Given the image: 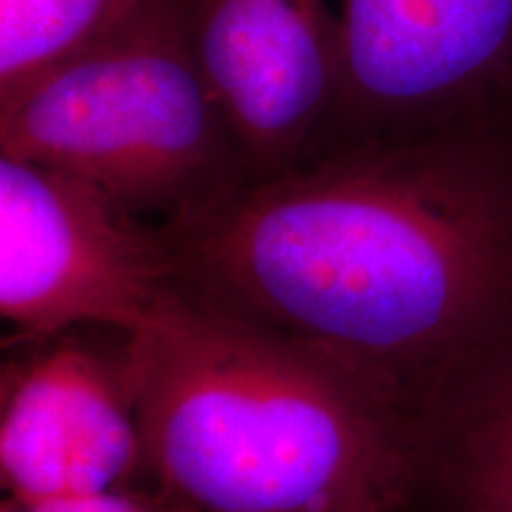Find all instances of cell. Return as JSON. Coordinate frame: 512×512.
<instances>
[{
  "label": "cell",
  "mask_w": 512,
  "mask_h": 512,
  "mask_svg": "<svg viewBox=\"0 0 512 512\" xmlns=\"http://www.w3.org/2000/svg\"><path fill=\"white\" fill-rule=\"evenodd\" d=\"M164 235L185 294L399 413L408 377L472 332L505 280L489 169L418 136L330 143Z\"/></svg>",
  "instance_id": "1"
},
{
  "label": "cell",
  "mask_w": 512,
  "mask_h": 512,
  "mask_svg": "<svg viewBox=\"0 0 512 512\" xmlns=\"http://www.w3.org/2000/svg\"><path fill=\"white\" fill-rule=\"evenodd\" d=\"M121 377L145 456L192 512H394L411 484L396 408L183 290L128 335Z\"/></svg>",
  "instance_id": "2"
},
{
  "label": "cell",
  "mask_w": 512,
  "mask_h": 512,
  "mask_svg": "<svg viewBox=\"0 0 512 512\" xmlns=\"http://www.w3.org/2000/svg\"><path fill=\"white\" fill-rule=\"evenodd\" d=\"M0 155L93 185L164 228L252 183L192 46L188 0H162L0 102Z\"/></svg>",
  "instance_id": "3"
},
{
  "label": "cell",
  "mask_w": 512,
  "mask_h": 512,
  "mask_svg": "<svg viewBox=\"0 0 512 512\" xmlns=\"http://www.w3.org/2000/svg\"><path fill=\"white\" fill-rule=\"evenodd\" d=\"M181 287L164 228L93 185L0 155V313L27 337L150 328Z\"/></svg>",
  "instance_id": "4"
},
{
  "label": "cell",
  "mask_w": 512,
  "mask_h": 512,
  "mask_svg": "<svg viewBox=\"0 0 512 512\" xmlns=\"http://www.w3.org/2000/svg\"><path fill=\"white\" fill-rule=\"evenodd\" d=\"M192 46L252 181L328 143L342 83L330 0H188Z\"/></svg>",
  "instance_id": "5"
},
{
  "label": "cell",
  "mask_w": 512,
  "mask_h": 512,
  "mask_svg": "<svg viewBox=\"0 0 512 512\" xmlns=\"http://www.w3.org/2000/svg\"><path fill=\"white\" fill-rule=\"evenodd\" d=\"M337 12L342 83L325 145L411 138L512 81V0H339Z\"/></svg>",
  "instance_id": "6"
},
{
  "label": "cell",
  "mask_w": 512,
  "mask_h": 512,
  "mask_svg": "<svg viewBox=\"0 0 512 512\" xmlns=\"http://www.w3.org/2000/svg\"><path fill=\"white\" fill-rule=\"evenodd\" d=\"M143 451L124 377L79 344L50 349L3 384L0 472L12 501L117 489Z\"/></svg>",
  "instance_id": "7"
},
{
  "label": "cell",
  "mask_w": 512,
  "mask_h": 512,
  "mask_svg": "<svg viewBox=\"0 0 512 512\" xmlns=\"http://www.w3.org/2000/svg\"><path fill=\"white\" fill-rule=\"evenodd\" d=\"M162 0H0V102Z\"/></svg>",
  "instance_id": "8"
},
{
  "label": "cell",
  "mask_w": 512,
  "mask_h": 512,
  "mask_svg": "<svg viewBox=\"0 0 512 512\" xmlns=\"http://www.w3.org/2000/svg\"><path fill=\"white\" fill-rule=\"evenodd\" d=\"M460 489L467 512H512V380L465 434Z\"/></svg>",
  "instance_id": "9"
},
{
  "label": "cell",
  "mask_w": 512,
  "mask_h": 512,
  "mask_svg": "<svg viewBox=\"0 0 512 512\" xmlns=\"http://www.w3.org/2000/svg\"><path fill=\"white\" fill-rule=\"evenodd\" d=\"M0 512H188L185 505L178 510H164L157 505L140 501L121 491H100V494H83V496H67V498H50V501L38 503H19L8 501L3 503Z\"/></svg>",
  "instance_id": "10"
},
{
  "label": "cell",
  "mask_w": 512,
  "mask_h": 512,
  "mask_svg": "<svg viewBox=\"0 0 512 512\" xmlns=\"http://www.w3.org/2000/svg\"><path fill=\"white\" fill-rule=\"evenodd\" d=\"M185 510H188V512H192V510H190V508H185Z\"/></svg>",
  "instance_id": "11"
}]
</instances>
